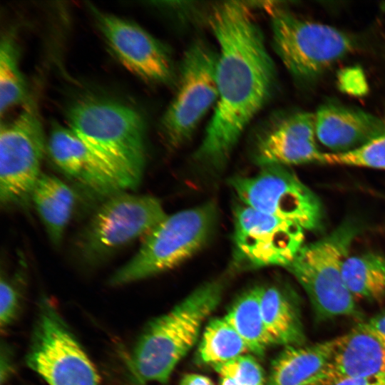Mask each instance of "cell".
Here are the masks:
<instances>
[{
  "mask_svg": "<svg viewBox=\"0 0 385 385\" xmlns=\"http://www.w3.org/2000/svg\"><path fill=\"white\" fill-rule=\"evenodd\" d=\"M209 21L218 44V97L195 158L217 169L272 96L276 69L250 5L236 1L218 4Z\"/></svg>",
  "mask_w": 385,
  "mask_h": 385,
  "instance_id": "cell-1",
  "label": "cell"
},
{
  "mask_svg": "<svg viewBox=\"0 0 385 385\" xmlns=\"http://www.w3.org/2000/svg\"><path fill=\"white\" fill-rule=\"evenodd\" d=\"M68 127L115 175L124 190L135 188L145 166V125L125 104L88 99L73 104Z\"/></svg>",
  "mask_w": 385,
  "mask_h": 385,
  "instance_id": "cell-2",
  "label": "cell"
},
{
  "mask_svg": "<svg viewBox=\"0 0 385 385\" xmlns=\"http://www.w3.org/2000/svg\"><path fill=\"white\" fill-rule=\"evenodd\" d=\"M224 287L222 280L205 282L150 322L129 359L130 370L138 383L168 381L197 342L203 322L220 304Z\"/></svg>",
  "mask_w": 385,
  "mask_h": 385,
  "instance_id": "cell-3",
  "label": "cell"
},
{
  "mask_svg": "<svg viewBox=\"0 0 385 385\" xmlns=\"http://www.w3.org/2000/svg\"><path fill=\"white\" fill-rule=\"evenodd\" d=\"M359 230L347 220L327 235L304 245L285 267L305 291L319 322L361 317L342 278L344 262Z\"/></svg>",
  "mask_w": 385,
  "mask_h": 385,
  "instance_id": "cell-4",
  "label": "cell"
},
{
  "mask_svg": "<svg viewBox=\"0 0 385 385\" xmlns=\"http://www.w3.org/2000/svg\"><path fill=\"white\" fill-rule=\"evenodd\" d=\"M217 217L213 202L167 215L144 237L135 255L115 272L110 283L136 282L179 265L205 245Z\"/></svg>",
  "mask_w": 385,
  "mask_h": 385,
  "instance_id": "cell-5",
  "label": "cell"
},
{
  "mask_svg": "<svg viewBox=\"0 0 385 385\" xmlns=\"http://www.w3.org/2000/svg\"><path fill=\"white\" fill-rule=\"evenodd\" d=\"M275 53L298 81L312 82L353 51V39L331 26L302 19L282 6L268 5Z\"/></svg>",
  "mask_w": 385,
  "mask_h": 385,
  "instance_id": "cell-6",
  "label": "cell"
},
{
  "mask_svg": "<svg viewBox=\"0 0 385 385\" xmlns=\"http://www.w3.org/2000/svg\"><path fill=\"white\" fill-rule=\"evenodd\" d=\"M218 52L202 40L195 41L180 62L175 94L161 121L168 143L178 148L192 135L200 121L216 104Z\"/></svg>",
  "mask_w": 385,
  "mask_h": 385,
  "instance_id": "cell-7",
  "label": "cell"
},
{
  "mask_svg": "<svg viewBox=\"0 0 385 385\" xmlns=\"http://www.w3.org/2000/svg\"><path fill=\"white\" fill-rule=\"evenodd\" d=\"M230 185L246 206L294 222L304 230L322 227L324 210L319 199L287 166L261 167L255 175L233 178Z\"/></svg>",
  "mask_w": 385,
  "mask_h": 385,
  "instance_id": "cell-8",
  "label": "cell"
},
{
  "mask_svg": "<svg viewBox=\"0 0 385 385\" xmlns=\"http://www.w3.org/2000/svg\"><path fill=\"white\" fill-rule=\"evenodd\" d=\"M40 115L34 103L27 101L21 112L0 128V201L2 205L30 200L42 174L46 148Z\"/></svg>",
  "mask_w": 385,
  "mask_h": 385,
  "instance_id": "cell-9",
  "label": "cell"
},
{
  "mask_svg": "<svg viewBox=\"0 0 385 385\" xmlns=\"http://www.w3.org/2000/svg\"><path fill=\"white\" fill-rule=\"evenodd\" d=\"M167 214L160 200L146 195L122 191L98 207L81 239L86 259L97 261L145 236Z\"/></svg>",
  "mask_w": 385,
  "mask_h": 385,
  "instance_id": "cell-10",
  "label": "cell"
},
{
  "mask_svg": "<svg viewBox=\"0 0 385 385\" xmlns=\"http://www.w3.org/2000/svg\"><path fill=\"white\" fill-rule=\"evenodd\" d=\"M26 361L49 385L99 384L93 364L46 299L41 302Z\"/></svg>",
  "mask_w": 385,
  "mask_h": 385,
  "instance_id": "cell-11",
  "label": "cell"
},
{
  "mask_svg": "<svg viewBox=\"0 0 385 385\" xmlns=\"http://www.w3.org/2000/svg\"><path fill=\"white\" fill-rule=\"evenodd\" d=\"M234 254L246 268L286 267L304 245V230L245 205L234 214Z\"/></svg>",
  "mask_w": 385,
  "mask_h": 385,
  "instance_id": "cell-12",
  "label": "cell"
},
{
  "mask_svg": "<svg viewBox=\"0 0 385 385\" xmlns=\"http://www.w3.org/2000/svg\"><path fill=\"white\" fill-rule=\"evenodd\" d=\"M89 7L108 46L126 68L150 82L174 81V65L164 44L133 22Z\"/></svg>",
  "mask_w": 385,
  "mask_h": 385,
  "instance_id": "cell-13",
  "label": "cell"
},
{
  "mask_svg": "<svg viewBox=\"0 0 385 385\" xmlns=\"http://www.w3.org/2000/svg\"><path fill=\"white\" fill-rule=\"evenodd\" d=\"M315 116L296 111L278 119L258 138L254 160L260 167L320 162L315 142Z\"/></svg>",
  "mask_w": 385,
  "mask_h": 385,
  "instance_id": "cell-14",
  "label": "cell"
},
{
  "mask_svg": "<svg viewBox=\"0 0 385 385\" xmlns=\"http://www.w3.org/2000/svg\"><path fill=\"white\" fill-rule=\"evenodd\" d=\"M46 149L59 170L97 195L108 197L125 191L111 170L68 126L53 125Z\"/></svg>",
  "mask_w": 385,
  "mask_h": 385,
  "instance_id": "cell-15",
  "label": "cell"
},
{
  "mask_svg": "<svg viewBox=\"0 0 385 385\" xmlns=\"http://www.w3.org/2000/svg\"><path fill=\"white\" fill-rule=\"evenodd\" d=\"M332 340L329 360L311 385L385 373V345L359 324Z\"/></svg>",
  "mask_w": 385,
  "mask_h": 385,
  "instance_id": "cell-16",
  "label": "cell"
},
{
  "mask_svg": "<svg viewBox=\"0 0 385 385\" xmlns=\"http://www.w3.org/2000/svg\"><path fill=\"white\" fill-rule=\"evenodd\" d=\"M314 116L316 137L332 153L352 150L385 132V118L337 103L322 105Z\"/></svg>",
  "mask_w": 385,
  "mask_h": 385,
  "instance_id": "cell-17",
  "label": "cell"
},
{
  "mask_svg": "<svg viewBox=\"0 0 385 385\" xmlns=\"http://www.w3.org/2000/svg\"><path fill=\"white\" fill-rule=\"evenodd\" d=\"M333 340L289 346L272 363L267 385H310L331 356Z\"/></svg>",
  "mask_w": 385,
  "mask_h": 385,
  "instance_id": "cell-18",
  "label": "cell"
},
{
  "mask_svg": "<svg viewBox=\"0 0 385 385\" xmlns=\"http://www.w3.org/2000/svg\"><path fill=\"white\" fill-rule=\"evenodd\" d=\"M31 201L49 239L58 245L72 216L76 194L58 178L42 173L31 194Z\"/></svg>",
  "mask_w": 385,
  "mask_h": 385,
  "instance_id": "cell-19",
  "label": "cell"
},
{
  "mask_svg": "<svg viewBox=\"0 0 385 385\" xmlns=\"http://www.w3.org/2000/svg\"><path fill=\"white\" fill-rule=\"evenodd\" d=\"M261 311L274 344L304 345L305 334L299 307L292 297L277 286L262 287Z\"/></svg>",
  "mask_w": 385,
  "mask_h": 385,
  "instance_id": "cell-20",
  "label": "cell"
},
{
  "mask_svg": "<svg viewBox=\"0 0 385 385\" xmlns=\"http://www.w3.org/2000/svg\"><path fill=\"white\" fill-rule=\"evenodd\" d=\"M262 287H253L242 293L232 304L225 318L245 342L249 351L262 356L273 341L262 314Z\"/></svg>",
  "mask_w": 385,
  "mask_h": 385,
  "instance_id": "cell-21",
  "label": "cell"
},
{
  "mask_svg": "<svg viewBox=\"0 0 385 385\" xmlns=\"http://www.w3.org/2000/svg\"><path fill=\"white\" fill-rule=\"evenodd\" d=\"M344 283L356 299H385V257L376 252L348 256L342 267Z\"/></svg>",
  "mask_w": 385,
  "mask_h": 385,
  "instance_id": "cell-22",
  "label": "cell"
},
{
  "mask_svg": "<svg viewBox=\"0 0 385 385\" xmlns=\"http://www.w3.org/2000/svg\"><path fill=\"white\" fill-rule=\"evenodd\" d=\"M248 351L245 342L224 317L215 318L207 324L197 359L200 364L213 367Z\"/></svg>",
  "mask_w": 385,
  "mask_h": 385,
  "instance_id": "cell-23",
  "label": "cell"
},
{
  "mask_svg": "<svg viewBox=\"0 0 385 385\" xmlns=\"http://www.w3.org/2000/svg\"><path fill=\"white\" fill-rule=\"evenodd\" d=\"M17 42L6 33L0 43V113L3 116L19 104H25L26 86L19 62Z\"/></svg>",
  "mask_w": 385,
  "mask_h": 385,
  "instance_id": "cell-24",
  "label": "cell"
},
{
  "mask_svg": "<svg viewBox=\"0 0 385 385\" xmlns=\"http://www.w3.org/2000/svg\"><path fill=\"white\" fill-rule=\"evenodd\" d=\"M319 163L385 170V132L352 150L323 153Z\"/></svg>",
  "mask_w": 385,
  "mask_h": 385,
  "instance_id": "cell-25",
  "label": "cell"
},
{
  "mask_svg": "<svg viewBox=\"0 0 385 385\" xmlns=\"http://www.w3.org/2000/svg\"><path fill=\"white\" fill-rule=\"evenodd\" d=\"M213 368L220 377L242 385H267L262 366L252 355L242 354Z\"/></svg>",
  "mask_w": 385,
  "mask_h": 385,
  "instance_id": "cell-26",
  "label": "cell"
},
{
  "mask_svg": "<svg viewBox=\"0 0 385 385\" xmlns=\"http://www.w3.org/2000/svg\"><path fill=\"white\" fill-rule=\"evenodd\" d=\"M19 302V294L16 287L2 275L0 280V322L2 327L9 325L14 319Z\"/></svg>",
  "mask_w": 385,
  "mask_h": 385,
  "instance_id": "cell-27",
  "label": "cell"
},
{
  "mask_svg": "<svg viewBox=\"0 0 385 385\" xmlns=\"http://www.w3.org/2000/svg\"><path fill=\"white\" fill-rule=\"evenodd\" d=\"M358 324L385 345V309Z\"/></svg>",
  "mask_w": 385,
  "mask_h": 385,
  "instance_id": "cell-28",
  "label": "cell"
},
{
  "mask_svg": "<svg viewBox=\"0 0 385 385\" xmlns=\"http://www.w3.org/2000/svg\"><path fill=\"white\" fill-rule=\"evenodd\" d=\"M332 385H385V373L346 379Z\"/></svg>",
  "mask_w": 385,
  "mask_h": 385,
  "instance_id": "cell-29",
  "label": "cell"
},
{
  "mask_svg": "<svg viewBox=\"0 0 385 385\" xmlns=\"http://www.w3.org/2000/svg\"><path fill=\"white\" fill-rule=\"evenodd\" d=\"M180 385H214L207 376L198 374H186L180 382Z\"/></svg>",
  "mask_w": 385,
  "mask_h": 385,
  "instance_id": "cell-30",
  "label": "cell"
},
{
  "mask_svg": "<svg viewBox=\"0 0 385 385\" xmlns=\"http://www.w3.org/2000/svg\"><path fill=\"white\" fill-rule=\"evenodd\" d=\"M220 385H242V384H240L235 382V381H233L232 379L230 378L220 377Z\"/></svg>",
  "mask_w": 385,
  "mask_h": 385,
  "instance_id": "cell-31",
  "label": "cell"
}]
</instances>
